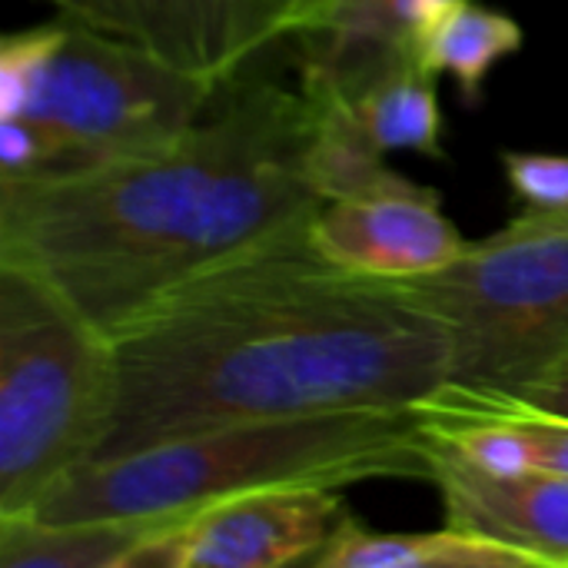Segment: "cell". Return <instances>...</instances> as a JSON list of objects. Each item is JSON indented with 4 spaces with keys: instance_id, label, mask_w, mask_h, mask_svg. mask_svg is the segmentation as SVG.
<instances>
[{
    "instance_id": "obj_1",
    "label": "cell",
    "mask_w": 568,
    "mask_h": 568,
    "mask_svg": "<svg viewBox=\"0 0 568 568\" xmlns=\"http://www.w3.org/2000/svg\"><path fill=\"white\" fill-rule=\"evenodd\" d=\"M113 349L93 463L236 423L416 409L453 369L446 323L406 283L329 263L310 230L173 290Z\"/></svg>"
},
{
    "instance_id": "obj_2",
    "label": "cell",
    "mask_w": 568,
    "mask_h": 568,
    "mask_svg": "<svg viewBox=\"0 0 568 568\" xmlns=\"http://www.w3.org/2000/svg\"><path fill=\"white\" fill-rule=\"evenodd\" d=\"M310 136L303 87L256 80L156 146L0 180V263L113 339L173 290L310 230Z\"/></svg>"
},
{
    "instance_id": "obj_3",
    "label": "cell",
    "mask_w": 568,
    "mask_h": 568,
    "mask_svg": "<svg viewBox=\"0 0 568 568\" xmlns=\"http://www.w3.org/2000/svg\"><path fill=\"white\" fill-rule=\"evenodd\" d=\"M429 439L416 409L286 416L203 429L73 473L37 513L50 523L176 519L206 503L286 489H349L373 479L429 483Z\"/></svg>"
},
{
    "instance_id": "obj_4",
    "label": "cell",
    "mask_w": 568,
    "mask_h": 568,
    "mask_svg": "<svg viewBox=\"0 0 568 568\" xmlns=\"http://www.w3.org/2000/svg\"><path fill=\"white\" fill-rule=\"evenodd\" d=\"M116 403L113 339L57 290L0 263V519L90 466Z\"/></svg>"
},
{
    "instance_id": "obj_5",
    "label": "cell",
    "mask_w": 568,
    "mask_h": 568,
    "mask_svg": "<svg viewBox=\"0 0 568 568\" xmlns=\"http://www.w3.org/2000/svg\"><path fill=\"white\" fill-rule=\"evenodd\" d=\"M220 83L60 17L0 40V116H23L83 163L156 146L216 100Z\"/></svg>"
},
{
    "instance_id": "obj_6",
    "label": "cell",
    "mask_w": 568,
    "mask_h": 568,
    "mask_svg": "<svg viewBox=\"0 0 568 568\" xmlns=\"http://www.w3.org/2000/svg\"><path fill=\"white\" fill-rule=\"evenodd\" d=\"M399 283L446 323L459 389L523 396L568 353V213L526 210L453 266Z\"/></svg>"
},
{
    "instance_id": "obj_7",
    "label": "cell",
    "mask_w": 568,
    "mask_h": 568,
    "mask_svg": "<svg viewBox=\"0 0 568 568\" xmlns=\"http://www.w3.org/2000/svg\"><path fill=\"white\" fill-rule=\"evenodd\" d=\"M339 489L286 486L206 503L153 529L126 568L310 566L346 516Z\"/></svg>"
},
{
    "instance_id": "obj_8",
    "label": "cell",
    "mask_w": 568,
    "mask_h": 568,
    "mask_svg": "<svg viewBox=\"0 0 568 568\" xmlns=\"http://www.w3.org/2000/svg\"><path fill=\"white\" fill-rule=\"evenodd\" d=\"M310 243L336 266L376 280H419L453 266L469 240L443 213L439 190L403 183L329 200L310 223Z\"/></svg>"
},
{
    "instance_id": "obj_9",
    "label": "cell",
    "mask_w": 568,
    "mask_h": 568,
    "mask_svg": "<svg viewBox=\"0 0 568 568\" xmlns=\"http://www.w3.org/2000/svg\"><path fill=\"white\" fill-rule=\"evenodd\" d=\"M429 483L446 523L529 556L536 568H568V476L486 473L429 433Z\"/></svg>"
},
{
    "instance_id": "obj_10",
    "label": "cell",
    "mask_w": 568,
    "mask_h": 568,
    "mask_svg": "<svg viewBox=\"0 0 568 568\" xmlns=\"http://www.w3.org/2000/svg\"><path fill=\"white\" fill-rule=\"evenodd\" d=\"M60 17L130 40L166 63L230 83L260 53L243 0H40Z\"/></svg>"
},
{
    "instance_id": "obj_11",
    "label": "cell",
    "mask_w": 568,
    "mask_h": 568,
    "mask_svg": "<svg viewBox=\"0 0 568 568\" xmlns=\"http://www.w3.org/2000/svg\"><path fill=\"white\" fill-rule=\"evenodd\" d=\"M459 0H339L303 43V73L353 90L399 53H413L419 33Z\"/></svg>"
},
{
    "instance_id": "obj_12",
    "label": "cell",
    "mask_w": 568,
    "mask_h": 568,
    "mask_svg": "<svg viewBox=\"0 0 568 568\" xmlns=\"http://www.w3.org/2000/svg\"><path fill=\"white\" fill-rule=\"evenodd\" d=\"M310 568H536V562L449 523L433 532H376L346 513Z\"/></svg>"
},
{
    "instance_id": "obj_13",
    "label": "cell",
    "mask_w": 568,
    "mask_h": 568,
    "mask_svg": "<svg viewBox=\"0 0 568 568\" xmlns=\"http://www.w3.org/2000/svg\"><path fill=\"white\" fill-rule=\"evenodd\" d=\"M436 87L439 73L416 53H399L343 93L376 150L443 160V110Z\"/></svg>"
},
{
    "instance_id": "obj_14",
    "label": "cell",
    "mask_w": 568,
    "mask_h": 568,
    "mask_svg": "<svg viewBox=\"0 0 568 568\" xmlns=\"http://www.w3.org/2000/svg\"><path fill=\"white\" fill-rule=\"evenodd\" d=\"M166 519H0V568H126L136 546Z\"/></svg>"
},
{
    "instance_id": "obj_15",
    "label": "cell",
    "mask_w": 568,
    "mask_h": 568,
    "mask_svg": "<svg viewBox=\"0 0 568 568\" xmlns=\"http://www.w3.org/2000/svg\"><path fill=\"white\" fill-rule=\"evenodd\" d=\"M523 40L526 33L519 20H513L509 13L476 0H459L419 33L413 53L433 73L453 77L459 97L469 106H479L489 73L506 57H513L523 47Z\"/></svg>"
},
{
    "instance_id": "obj_16",
    "label": "cell",
    "mask_w": 568,
    "mask_h": 568,
    "mask_svg": "<svg viewBox=\"0 0 568 568\" xmlns=\"http://www.w3.org/2000/svg\"><path fill=\"white\" fill-rule=\"evenodd\" d=\"M506 183L526 210L568 213V156L566 153H532L506 150L503 156Z\"/></svg>"
},
{
    "instance_id": "obj_17",
    "label": "cell",
    "mask_w": 568,
    "mask_h": 568,
    "mask_svg": "<svg viewBox=\"0 0 568 568\" xmlns=\"http://www.w3.org/2000/svg\"><path fill=\"white\" fill-rule=\"evenodd\" d=\"M519 399L546 409V413H556V416H568V353L562 359H556Z\"/></svg>"
},
{
    "instance_id": "obj_18",
    "label": "cell",
    "mask_w": 568,
    "mask_h": 568,
    "mask_svg": "<svg viewBox=\"0 0 568 568\" xmlns=\"http://www.w3.org/2000/svg\"><path fill=\"white\" fill-rule=\"evenodd\" d=\"M339 0H293L286 10H283V17H280V23H276V40H283V37H303V33H310L333 7H336Z\"/></svg>"
},
{
    "instance_id": "obj_19",
    "label": "cell",
    "mask_w": 568,
    "mask_h": 568,
    "mask_svg": "<svg viewBox=\"0 0 568 568\" xmlns=\"http://www.w3.org/2000/svg\"><path fill=\"white\" fill-rule=\"evenodd\" d=\"M290 3H293V0H243V7H246V13H250V20H253L260 50H263L266 43L276 40V23H280V17H283V10H286Z\"/></svg>"
}]
</instances>
